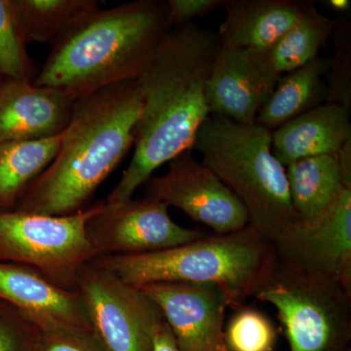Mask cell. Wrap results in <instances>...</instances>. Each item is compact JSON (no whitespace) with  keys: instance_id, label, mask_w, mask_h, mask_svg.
Wrapping results in <instances>:
<instances>
[{"instance_id":"cell-17","label":"cell","mask_w":351,"mask_h":351,"mask_svg":"<svg viewBox=\"0 0 351 351\" xmlns=\"http://www.w3.org/2000/svg\"><path fill=\"white\" fill-rule=\"evenodd\" d=\"M350 140V108L329 101L271 132L272 152L283 166L306 157L339 154Z\"/></svg>"},{"instance_id":"cell-1","label":"cell","mask_w":351,"mask_h":351,"mask_svg":"<svg viewBox=\"0 0 351 351\" xmlns=\"http://www.w3.org/2000/svg\"><path fill=\"white\" fill-rule=\"evenodd\" d=\"M218 47L217 34L195 23L173 27L164 36L137 80L142 110L135 152L106 202L131 199L157 168L193 151L198 131L210 115L206 83Z\"/></svg>"},{"instance_id":"cell-3","label":"cell","mask_w":351,"mask_h":351,"mask_svg":"<svg viewBox=\"0 0 351 351\" xmlns=\"http://www.w3.org/2000/svg\"><path fill=\"white\" fill-rule=\"evenodd\" d=\"M172 29L166 1L138 0L80 15L52 43L36 76L77 101L144 73Z\"/></svg>"},{"instance_id":"cell-20","label":"cell","mask_w":351,"mask_h":351,"mask_svg":"<svg viewBox=\"0 0 351 351\" xmlns=\"http://www.w3.org/2000/svg\"><path fill=\"white\" fill-rule=\"evenodd\" d=\"M63 133L36 141L0 144V211H13L36 178L47 169L61 149Z\"/></svg>"},{"instance_id":"cell-5","label":"cell","mask_w":351,"mask_h":351,"mask_svg":"<svg viewBox=\"0 0 351 351\" xmlns=\"http://www.w3.org/2000/svg\"><path fill=\"white\" fill-rule=\"evenodd\" d=\"M193 149L242 203L249 226L274 243L300 223L289 193L285 166L272 152L271 132L210 114Z\"/></svg>"},{"instance_id":"cell-4","label":"cell","mask_w":351,"mask_h":351,"mask_svg":"<svg viewBox=\"0 0 351 351\" xmlns=\"http://www.w3.org/2000/svg\"><path fill=\"white\" fill-rule=\"evenodd\" d=\"M136 287L159 282L212 284L228 293L235 306L255 298L276 269L274 243L250 226L209 234L167 250L93 261Z\"/></svg>"},{"instance_id":"cell-21","label":"cell","mask_w":351,"mask_h":351,"mask_svg":"<svg viewBox=\"0 0 351 351\" xmlns=\"http://www.w3.org/2000/svg\"><path fill=\"white\" fill-rule=\"evenodd\" d=\"M339 21L322 15L313 3H307L301 19L265 51L270 69L279 77L311 63L326 46Z\"/></svg>"},{"instance_id":"cell-15","label":"cell","mask_w":351,"mask_h":351,"mask_svg":"<svg viewBox=\"0 0 351 351\" xmlns=\"http://www.w3.org/2000/svg\"><path fill=\"white\" fill-rule=\"evenodd\" d=\"M75 104L61 90L7 78L0 83V144L60 135L71 121Z\"/></svg>"},{"instance_id":"cell-16","label":"cell","mask_w":351,"mask_h":351,"mask_svg":"<svg viewBox=\"0 0 351 351\" xmlns=\"http://www.w3.org/2000/svg\"><path fill=\"white\" fill-rule=\"evenodd\" d=\"M307 3L293 0H225L226 19L217 34L219 44L265 52L301 19Z\"/></svg>"},{"instance_id":"cell-7","label":"cell","mask_w":351,"mask_h":351,"mask_svg":"<svg viewBox=\"0 0 351 351\" xmlns=\"http://www.w3.org/2000/svg\"><path fill=\"white\" fill-rule=\"evenodd\" d=\"M101 202L69 216L0 211V262L27 265L58 287L77 292L80 269L98 258L85 228Z\"/></svg>"},{"instance_id":"cell-13","label":"cell","mask_w":351,"mask_h":351,"mask_svg":"<svg viewBox=\"0 0 351 351\" xmlns=\"http://www.w3.org/2000/svg\"><path fill=\"white\" fill-rule=\"evenodd\" d=\"M279 80L265 52L219 44L206 83L210 114L243 125L255 124Z\"/></svg>"},{"instance_id":"cell-10","label":"cell","mask_w":351,"mask_h":351,"mask_svg":"<svg viewBox=\"0 0 351 351\" xmlns=\"http://www.w3.org/2000/svg\"><path fill=\"white\" fill-rule=\"evenodd\" d=\"M168 163L165 174L152 176L145 182V197L178 208L217 234L248 226V214L239 198L193 151L182 152Z\"/></svg>"},{"instance_id":"cell-22","label":"cell","mask_w":351,"mask_h":351,"mask_svg":"<svg viewBox=\"0 0 351 351\" xmlns=\"http://www.w3.org/2000/svg\"><path fill=\"white\" fill-rule=\"evenodd\" d=\"M25 43H52L76 18L101 7L97 0H10Z\"/></svg>"},{"instance_id":"cell-12","label":"cell","mask_w":351,"mask_h":351,"mask_svg":"<svg viewBox=\"0 0 351 351\" xmlns=\"http://www.w3.org/2000/svg\"><path fill=\"white\" fill-rule=\"evenodd\" d=\"M160 309L182 351H226V311L234 302L212 284L159 282L140 287Z\"/></svg>"},{"instance_id":"cell-28","label":"cell","mask_w":351,"mask_h":351,"mask_svg":"<svg viewBox=\"0 0 351 351\" xmlns=\"http://www.w3.org/2000/svg\"><path fill=\"white\" fill-rule=\"evenodd\" d=\"M166 4L173 29L191 24L195 18L203 17L223 7L225 0H167Z\"/></svg>"},{"instance_id":"cell-18","label":"cell","mask_w":351,"mask_h":351,"mask_svg":"<svg viewBox=\"0 0 351 351\" xmlns=\"http://www.w3.org/2000/svg\"><path fill=\"white\" fill-rule=\"evenodd\" d=\"M291 202L300 223L322 218L338 201L351 178L343 174L339 154L298 159L285 166Z\"/></svg>"},{"instance_id":"cell-6","label":"cell","mask_w":351,"mask_h":351,"mask_svg":"<svg viewBox=\"0 0 351 351\" xmlns=\"http://www.w3.org/2000/svg\"><path fill=\"white\" fill-rule=\"evenodd\" d=\"M255 298L276 309L290 351H350V289L277 260Z\"/></svg>"},{"instance_id":"cell-8","label":"cell","mask_w":351,"mask_h":351,"mask_svg":"<svg viewBox=\"0 0 351 351\" xmlns=\"http://www.w3.org/2000/svg\"><path fill=\"white\" fill-rule=\"evenodd\" d=\"M77 292L104 350L152 351L154 332L164 318L142 289L92 261L80 270Z\"/></svg>"},{"instance_id":"cell-27","label":"cell","mask_w":351,"mask_h":351,"mask_svg":"<svg viewBox=\"0 0 351 351\" xmlns=\"http://www.w3.org/2000/svg\"><path fill=\"white\" fill-rule=\"evenodd\" d=\"M328 75L331 76L326 101L350 108V51L346 47L339 48L336 59L332 60Z\"/></svg>"},{"instance_id":"cell-30","label":"cell","mask_w":351,"mask_h":351,"mask_svg":"<svg viewBox=\"0 0 351 351\" xmlns=\"http://www.w3.org/2000/svg\"><path fill=\"white\" fill-rule=\"evenodd\" d=\"M1 78H2V75H1V73H0V83H1Z\"/></svg>"},{"instance_id":"cell-29","label":"cell","mask_w":351,"mask_h":351,"mask_svg":"<svg viewBox=\"0 0 351 351\" xmlns=\"http://www.w3.org/2000/svg\"><path fill=\"white\" fill-rule=\"evenodd\" d=\"M327 3L332 9L338 12H346L351 6L350 0H329Z\"/></svg>"},{"instance_id":"cell-11","label":"cell","mask_w":351,"mask_h":351,"mask_svg":"<svg viewBox=\"0 0 351 351\" xmlns=\"http://www.w3.org/2000/svg\"><path fill=\"white\" fill-rule=\"evenodd\" d=\"M274 245L279 262L351 290V186L322 218L295 223Z\"/></svg>"},{"instance_id":"cell-14","label":"cell","mask_w":351,"mask_h":351,"mask_svg":"<svg viewBox=\"0 0 351 351\" xmlns=\"http://www.w3.org/2000/svg\"><path fill=\"white\" fill-rule=\"evenodd\" d=\"M0 300L17 307L40 330L92 332L78 292L58 287L27 265L0 262Z\"/></svg>"},{"instance_id":"cell-24","label":"cell","mask_w":351,"mask_h":351,"mask_svg":"<svg viewBox=\"0 0 351 351\" xmlns=\"http://www.w3.org/2000/svg\"><path fill=\"white\" fill-rule=\"evenodd\" d=\"M0 73L25 82H31L34 75V63L21 36L10 0H0Z\"/></svg>"},{"instance_id":"cell-25","label":"cell","mask_w":351,"mask_h":351,"mask_svg":"<svg viewBox=\"0 0 351 351\" xmlns=\"http://www.w3.org/2000/svg\"><path fill=\"white\" fill-rule=\"evenodd\" d=\"M39 331L20 309L0 300V351H31Z\"/></svg>"},{"instance_id":"cell-9","label":"cell","mask_w":351,"mask_h":351,"mask_svg":"<svg viewBox=\"0 0 351 351\" xmlns=\"http://www.w3.org/2000/svg\"><path fill=\"white\" fill-rule=\"evenodd\" d=\"M169 207L144 197L101 202L86 223V237L97 256H134L174 248L204 237L171 219Z\"/></svg>"},{"instance_id":"cell-19","label":"cell","mask_w":351,"mask_h":351,"mask_svg":"<svg viewBox=\"0 0 351 351\" xmlns=\"http://www.w3.org/2000/svg\"><path fill=\"white\" fill-rule=\"evenodd\" d=\"M332 60L318 56L302 68L281 76L258 112L256 123L270 132L326 103Z\"/></svg>"},{"instance_id":"cell-23","label":"cell","mask_w":351,"mask_h":351,"mask_svg":"<svg viewBox=\"0 0 351 351\" xmlns=\"http://www.w3.org/2000/svg\"><path fill=\"white\" fill-rule=\"evenodd\" d=\"M277 330L265 313L253 306L234 309L223 329L226 351H274Z\"/></svg>"},{"instance_id":"cell-2","label":"cell","mask_w":351,"mask_h":351,"mask_svg":"<svg viewBox=\"0 0 351 351\" xmlns=\"http://www.w3.org/2000/svg\"><path fill=\"white\" fill-rule=\"evenodd\" d=\"M141 110L137 80L117 83L75 101L57 156L25 189L15 210L69 216L86 209L134 145Z\"/></svg>"},{"instance_id":"cell-26","label":"cell","mask_w":351,"mask_h":351,"mask_svg":"<svg viewBox=\"0 0 351 351\" xmlns=\"http://www.w3.org/2000/svg\"><path fill=\"white\" fill-rule=\"evenodd\" d=\"M31 351H105L94 335L71 330H40Z\"/></svg>"}]
</instances>
